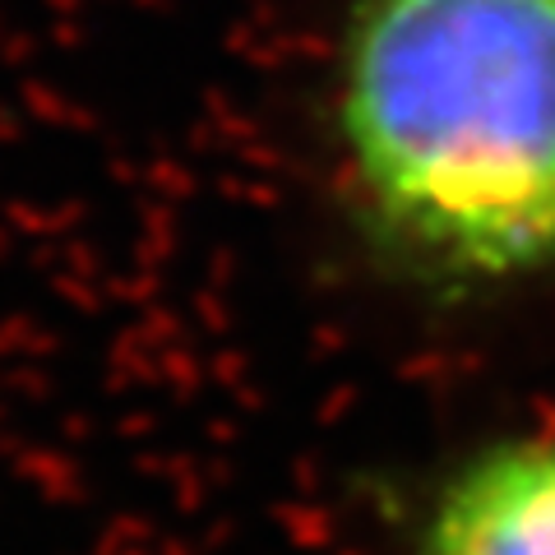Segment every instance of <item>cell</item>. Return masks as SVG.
<instances>
[{
    "mask_svg": "<svg viewBox=\"0 0 555 555\" xmlns=\"http://www.w3.org/2000/svg\"><path fill=\"white\" fill-rule=\"evenodd\" d=\"M338 236L436 315L555 283V0H343L320 83Z\"/></svg>",
    "mask_w": 555,
    "mask_h": 555,
    "instance_id": "6da1fadb",
    "label": "cell"
},
{
    "mask_svg": "<svg viewBox=\"0 0 555 555\" xmlns=\"http://www.w3.org/2000/svg\"><path fill=\"white\" fill-rule=\"evenodd\" d=\"M398 524L408 555H555V422L444 454L408 486Z\"/></svg>",
    "mask_w": 555,
    "mask_h": 555,
    "instance_id": "7a4b0ae2",
    "label": "cell"
}]
</instances>
